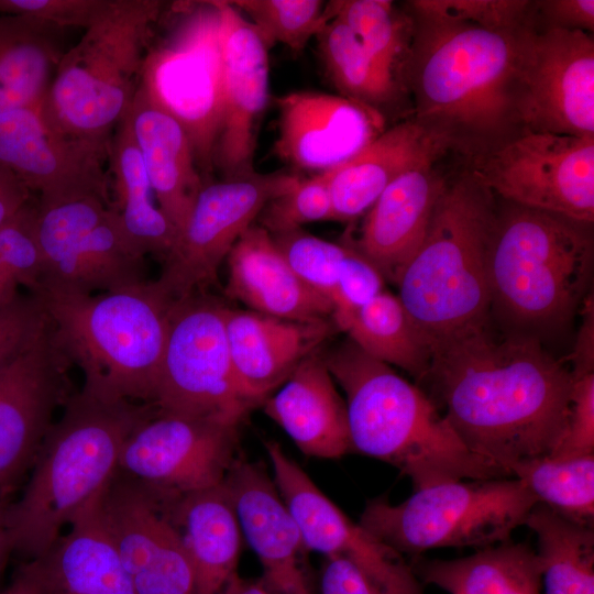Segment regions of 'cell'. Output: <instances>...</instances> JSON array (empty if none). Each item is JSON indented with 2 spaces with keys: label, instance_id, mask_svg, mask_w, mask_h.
<instances>
[{
  "label": "cell",
  "instance_id": "20",
  "mask_svg": "<svg viewBox=\"0 0 594 594\" xmlns=\"http://www.w3.org/2000/svg\"><path fill=\"white\" fill-rule=\"evenodd\" d=\"M0 163L38 194L40 205L88 196L111 205L108 147L54 129L38 105L0 114Z\"/></svg>",
  "mask_w": 594,
  "mask_h": 594
},
{
  "label": "cell",
  "instance_id": "38",
  "mask_svg": "<svg viewBox=\"0 0 594 594\" xmlns=\"http://www.w3.org/2000/svg\"><path fill=\"white\" fill-rule=\"evenodd\" d=\"M509 472L520 480L537 503L580 524L594 525V454L573 459L549 455L514 464Z\"/></svg>",
  "mask_w": 594,
  "mask_h": 594
},
{
  "label": "cell",
  "instance_id": "36",
  "mask_svg": "<svg viewBox=\"0 0 594 594\" xmlns=\"http://www.w3.org/2000/svg\"><path fill=\"white\" fill-rule=\"evenodd\" d=\"M344 332L370 356L398 366L419 381L427 376L430 346L398 296L384 289L352 317Z\"/></svg>",
  "mask_w": 594,
  "mask_h": 594
},
{
  "label": "cell",
  "instance_id": "27",
  "mask_svg": "<svg viewBox=\"0 0 594 594\" xmlns=\"http://www.w3.org/2000/svg\"><path fill=\"white\" fill-rule=\"evenodd\" d=\"M227 261L226 294L252 311L298 322L331 320L332 302L296 276L260 224L241 235Z\"/></svg>",
  "mask_w": 594,
  "mask_h": 594
},
{
  "label": "cell",
  "instance_id": "19",
  "mask_svg": "<svg viewBox=\"0 0 594 594\" xmlns=\"http://www.w3.org/2000/svg\"><path fill=\"white\" fill-rule=\"evenodd\" d=\"M70 362L55 344L47 321L0 370V490L11 488L33 465L54 424L55 411L74 393Z\"/></svg>",
  "mask_w": 594,
  "mask_h": 594
},
{
  "label": "cell",
  "instance_id": "52",
  "mask_svg": "<svg viewBox=\"0 0 594 594\" xmlns=\"http://www.w3.org/2000/svg\"><path fill=\"white\" fill-rule=\"evenodd\" d=\"M0 594H48L34 560L23 563Z\"/></svg>",
  "mask_w": 594,
  "mask_h": 594
},
{
  "label": "cell",
  "instance_id": "10",
  "mask_svg": "<svg viewBox=\"0 0 594 594\" xmlns=\"http://www.w3.org/2000/svg\"><path fill=\"white\" fill-rule=\"evenodd\" d=\"M179 8L175 30L152 42L140 81L185 130L207 183L222 120L221 13L217 0Z\"/></svg>",
  "mask_w": 594,
  "mask_h": 594
},
{
  "label": "cell",
  "instance_id": "3",
  "mask_svg": "<svg viewBox=\"0 0 594 594\" xmlns=\"http://www.w3.org/2000/svg\"><path fill=\"white\" fill-rule=\"evenodd\" d=\"M321 356L345 395L352 451L398 469L415 490L458 480L513 477L469 450L426 392L350 339Z\"/></svg>",
  "mask_w": 594,
  "mask_h": 594
},
{
  "label": "cell",
  "instance_id": "14",
  "mask_svg": "<svg viewBox=\"0 0 594 594\" xmlns=\"http://www.w3.org/2000/svg\"><path fill=\"white\" fill-rule=\"evenodd\" d=\"M294 172L255 170L205 183L163 257L155 282L175 300L217 280L218 271L265 205L295 186Z\"/></svg>",
  "mask_w": 594,
  "mask_h": 594
},
{
  "label": "cell",
  "instance_id": "47",
  "mask_svg": "<svg viewBox=\"0 0 594 594\" xmlns=\"http://www.w3.org/2000/svg\"><path fill=\"white\" fill-rule=\"evenodd\" d=\"M106 0H0V14L32 19L57 30L86 29Z\"/></svg>",
  "mask_w": 594,
  "mask_h": 594
},
{
  "label": "cell",
  "instance_id": "9",
  "mask_svg": "<svg viewBox=\"0 0 594 594\" xmlns=\"http://www.w3.org/2000/svg\"><path fill=\"white\" fill-rule=\"evenodd\" d=\"M537 504L516 477L458 480L415 490L398 504L369 501L359 524L403 556L485 549L510 540Z\"/></svg>",
  "mask_w": 594,
  "mask_h": 594
},
{
  "label": "cell",
  "instance_id": "42",
  "mask_svg": "<svg viewBox=\"0 0 594 594\" xmlns=\"http://www.w3.org/2000/svg\"><path fill=\"white\" fill-rule=\"evenodd\" d=\"M414 16L462 22L488 31H515L532 14L527 0H414L408 2Z\"/></svg>",
  "mask_w": 594,
  "mask_h": 594
},
{
  "label": "cell",
  "instance_id": "53",
  "mask_svg": "<svg viewBox=\"0 0 594 594\" xmlns=\"http://www.w3.org/2000/svg\"><path fill=\"white\" fill-rule=\"evenodd\" d=\"M220 594H274L261 579H245L235 572Z\"/></svg>",
  "mask_w": 594,
  "mask_h": 594
},
{
  "label": "cell",
  "instance_id": "33",
  "mask_svg": "<svg viewBox=\"0 0 594 594\" xmlns=\"http://www.w3.org/2000/svg\"><path fill=\"white\" fill-rule=\"evenodd\" d=\"M420 583L449 594H542L536 551L526 543H503L453 559L413 557L409 562Z\"/></svg>",
  "mask_w": 594,
  "mask_h": 594
},
{
  "label": "cell",
  "instance_id": "25",
  "mask_svg": "<svg viewBox=\"0 0 594 594\" xmlns=\"http://www.w3.org/2000/svg\"><path fill=\"white\" fill-rule=\"evenodd\" d=\"M451 148L449 141L415 118L402 121L328 172L333 219L364 215L400 175L433 165Z\"/></svg>",
  "mask_w": 594,
  "mask_h": 594
},
{
  "label": "cell",
  "instance_id": "2",
  "mask_svg": "<svg viewBox=\"0 0 594 594\" xmlns=\"http://www.w3.org/2000/svg\"><path fill=\"white\" fill-rule=\"evenodd\" d=\"M413 20L404 70L414 94V118L472 161L519 133L513 85L520 28L498 32L462 22Z\"/></svg>",
  "mask_w": 594,
  "mask_h": 594
},
{
  "label": "cell",
  "instance_id": "6",
  "mask_svg": "<svg viewBox=\"0 0 594 594\" xmlns=\"http://www.w3.org/2000/svg\"><path fill=\"white\" fill-rule=\"evenodd\" d=\"M52 338L84 374L81 392L103 402L154 404L175 299L155 280L97 294L41 286Z\"/></svg>",
  "mask_w": 594,
  "mask_h": 594
},
{
  "label": "cell",
  "instance_id": "56",
  "mask_svg": "<svg viewBox=\"0 0 594 594\" xmlns=\"http://www.w3.org/2000/svg\"><path fill=\"white\" fill-rule=\"evenodd\" d=\"M6 512L7 507L0 504V530L6 528Z\"/></svg>",
  "mask_w": 594,
  "mask_h": 594
},
{
  "label": "cell",
  "instance_id": "54",
  "mask_svg": "<svg viewBox=\"0 0 594 594\" xmlns=\"http://www.w3.org/2000/svg\"><path fill=\"white\" fill-rule=\"evenodd\" d=\"M18 295V284L0 258V308L11 304Z\"/></svg>",
  "mask_w": 594,
  "mask_h": 594
},
{
  "label": "cell",
  "instance_id": "43",
  "mask_svg": "<svg viewBox=\"0 0 594 594\" xmlns=\"http://www.w3.org/2000/svg\"><path fill=\"white\" fill-rule=\"evenodd\" d=\"M257 218L270 234L301 229L302 224L314 221L332 220L328 172L301 177L290 189L270 200Z\"/></svg>",
  "mask_w": 594,
  "mask_h": 594
},
{
  "label": "cell",
  "instance_id": "7",
  "mask_svg": "<svg viewBox=\"0 0 594 594\" xmlns=\"http://www.w3.org/2000/svg\"><path fill=\"white\" fill-rule=\"evenodd\" d=\"M493 194L470 173L447 183L418 250L400 271L398 298L430 341L490 317Z\"/></svg>",
  "mask_w": 594,
  "mask_h": 594
},
{
  "label": "cell",
  "instance_id": "31",
  "mask_svg": "<svg viewBox=\"0 0 594 594\" xmlns=\"http://www.w3.org/2000/svg\"><path fill=\"white\" fill-rule=\"evenodd\" d=\"M163 492L194 568L196 594H220L238 572L242 542L223 482L186 493Z\"/></svg>",
  "mask_w": 594,
  "mask_h": 594
},
{
  "label": "cell",
  "instance_id": "48",
  "mask_svg": "<svg viewBox=\"0 0 594 594\" xmlns=\"http://www.w3.org/2000/svg\"><path fill=\"white\" fill-rule=\"evenodd\" d=\"M46 321L33 295L18 297L0 308V370L36 336Z\"/></svg>",
  "mask_w": 594,
  "mask_h": 594
},
{
  "label": "cell",
  "instance_id": "11",
  "mask_svg": "<svg viewBox=\"0 0 594 594\" xmlns=\"http://www.w3.org/2000/svg\"><path fill=\"white\" fill-rule=\"evenodd\" d=\"M224 310L201 293L175 300L154 399L160 410L240 424L254 408L233 372Z\"/></svg>",
  "mask_w": 594,
  "mask_h": 594
},
{
  "label": "cell",
  "instance_id": "29",
  "mask_svg": "<svg viewBox=\"0 0 594 594\" xmlns=\"http://www.w3.org/2000/svg\"><path fill=\"white\" fill-rule=\"evenodd\" d=\"M128 114L157 206L177 232L206 183L191 143L141 81Z\"/></svg>",
  "mask_w": 594,
  "mask_h": 594
},
{
  "label": "cell",
  "instance_id": "39",
  "mask_svg": "<svg viewBox=\"0 0 594 594\" xmlns=\"http://www.w3.org/2000/svg\"><path fill=\"white\" fill-rule=\"evenodd\" d=\"M374 61L394 78L404 70L414 36V20L402 19L388 0L329 2Z\"/></svg>",
  "mask_w": 594,
  "mask_h": 594
},
{
  "label": "cell",
  "instance_id": "22",
  "mask_svg": "<svg viewBox=\"0 0 594 594\" xmlns=\"http://www.w3.org/2000/svg\"><path fill=\"white\" fill-rule=\"evenodd\" d=\"M276 103L274 153L296 169H333L386 129L381 111L341 95L295 91Z\"/></svg>",
  "mask_w": 594,
  "mask_h": 594
},
{
  "label": "cell",
  "instance_id": "23",
  "mask_svg": "<svg viewBox=\"0 0 594 594\" xmlns=\"http://www.w3.org/2000/svg\"><path fill=\"white\" fill-rule=\"evenodd\" d=\"M223 485L242 537L263 569L262 580L274 594H314L309 550L294 516L263 464L235 459Z\"/></svg>",
  "mask_w": 594,
  "mask_h": 594
},
{
  "label": "cell",
  "instance_id": "13",
  "mask_svg": "<svg viewBox=\"0 0 594 594\" xmlns=\"http://www.w3.org/2000/svg\"><path fill=\"white\" fill-rule=\"evenodd\" d=\"M513 101L521 130L594 136V40L591 33L519 29Z\"/></svg>",
  "mask_w": 594,
  "mask_h": 594
},
{
  "label": "cell",
  "instance_id": "28",
  "mask_svg": "<svg viewBox=\"0 0 594 594\" xmlns=\"http://www.w3.org/2000/svg\"><path fill=\"white\" fill-rule=\"evenodd\" d=\"M262 405L304 454L339 459L352 452L345 402L321 354L304 359Z\"/></svg>",
  "mask_w": 594,
  "mask_h": 594
},
{
  "label": "cell",
  "instance_id": "17",
  "mask_svg": "<svg viewBox=\"0 0 594 594\" xmlns=\"http://www.w3.org/2000/svg\"><path fill=\"white\" fill-rule=\"evenodd\" d=\"M101 505L135 594H196L194 568L163 491L117 470Z\"/></svg>",
  "mask_w": 594,
  "mask_h": 594
},
{
  "label": "cell",
  "instance_id": "46",
  "mask_svg": "<svg viewBox=\"0 0 594 594\" xmlns=\"http://www.w3.org/2000/svg\"><path fill=\"white\" fill-rule=\"evenodd\" d=\"M570 372L572 385L565 426L549 454L559 460L594 454V369H570Z\"/></svg>",
  "mask_w": 594,
  "mask_h": 594
},
{
  "label": "cell",
  "instance_id": "41",
  "mask_svg": "<svg viewBox=\"0 0 594 594\" xmlns=\"http://www.w3.org/2000/svg\"><path fill=\"white\" fill-rule=\"evenodd\" d=\"M271 235L296 276L331 301L340 267L350 246L320 239L301 229Z\"/></svg>",
  "mask_w": 594,
  "mask_h": 594
},
{
  "label": "cell",
  "instance_id": "5",
  "mask_svg": "<svg viewBox=\"0 0 594 594\" xmlns=\"http://www.w3.org/2000/svg\"><path fill=\"white\" fill-rule=\"evenodd\" d=\"M155 410L151 403L74 392L40 448L22 496L7 507L13 552L28 561L45 556L78 509L109 483L124 441Z\"/></svg>",
  "mask_w": 594,
  "mask_h": 594
},
{
  "label": "cell",
  "instance_id": "51",
  "mask_svg": "<svg viewBox=\"0 0 594 594\" xmlns=\"http://www.w3.org/2000/svg\"><path fill=\"white\" fill-rule=\"evenodd\" d=\"M31 191L0 163V227L30 201Z\"/></svg>",
  "mask_w": 594,
  "mask_h": 594
},
{
  "label": "cell",
  "instance_id": "32",
  "mask_svg": "<svg viewBox=\"0 0 594 594\" xmlns=\"http://www.w3.org/2000/svg\"><path fill=\"white\" fill-rule=\"evenodd\" d=\"M108 175L111 208L129 241L144 256L164 257L176 230L157 206L128 114L109 141Z\"/></svg>",
  "mask_w": 594,
  "mask_h": 594
},
{
  "label": "cell",
  "instance_id": "45",
  "mask_svg": "<svg viewBox=\"0 0 594 594\" xmlns=\"http://www.w3.org/2000/svg\"><path fill=\"white\" fill-rule=\"evenodd\" d=\"M384 276L353 246L344 257L331 295V320L344 331L352 317L384 290Z\"/></svg>",
  "mask_w": 594,
  "mask_h": 594
},
{
  "label": "cell",
  "instance_id": "21",
  "mask_svg": "<svg viewBox=\"0 0 594 594\" xmlns=\"http://www.w3.org/2000/svg\"><path fill=\"white\" fill-rule=\"evenodd\" d=\"M221 13L222 120L213 168L229 177L253 169L260 118L268 99V48L262 34L230 1Z\"/></svg>",
  "mask_w": 594,
  "mask_h": 594
},
{
  "label": "cell",
  "instance_id": "1",
  "mask_svg": "<svg viewBox=\"0 0 594 594\" xmlns=\"http://www.w3.org/2000/svg\"><path fill=\"white\" fill-rule=\"evenodd\" d=\"M429 346L428 396L469 450L508 472L554 450L566 421L572 375L539 339L497 332L490 316Z\"/></svg>",
  "mask_w": 594,
  "mask_h": 594
},
{
  "label": "cell",
  "instance_id": "18",
  "mask_svg": "<svg viewBox=\"0 0 594 594\" xmlns=\"http://www.w3.org/2000/svg\"><path fill=\"white\" fill-rule=\"evenodd\" d=\"M275 485L310 551L346 559L382 594H424L405 556L351 520L273 440L265 442Z\"/></svg>",
  "mask_w": 594,
  "mask_h": 594
},
{
  "label": "cell",
  "instance_id": "49",
  "mask_svg": "<svg viewBox=\"0 0 594 594\" xmlns=\"http://www.w3.org/2000/svg\"><path fill=\"white\" fill-rule=\"evenodd\" d=\"M534 13L542 26L576 30L586 33L594 31L593 0H541L534 1Z\"/></svg>",
  "mask_w": 594,
  "mask_h": 594
},
{
  "label": "cell",
  "instance_id": "50",
  "mask_svg": "<svg viewBox=\"0 0 594 594\" xmlns=\"http://www.w3.org/2000/svg\"><path fill=\"white\" fill-rule=\"evenodd\" d=\"M320 578L321 594H382L375 584L344 558L324 557Z\"/></svg>",
  "mask_w": 594,
  "mask_h": 594
},
{
  "label": "cell",
  "instance_id": "15",
  "mask_svg": "<svg viewBox=\"0 0 594 594\" xmlns=\"http://www.w3.org/2000/svg\"><path fill=\"white\" fill-rule=\"evenodd\" d=\"M469 172L503 200L594 221V136L521 130Z\"/></svg>",
  "mask_w": 594,
  "mask_h": 594
},
{
  "label": "cell",
  "instance_id": "8",
  "mask_svg": "<svg viewBox=\"0 0 594 594\" xmlns=\"http://www.w3.org/2000/svg\"><path fill=\"white\" fill-rule=\"evenodd\" d=\"M164 1L106 0L80 40L62 56L38 103L54 129L102 147L138 90Z\"/></svg>",
  "mask_w": 594,
  "mask_h": 594
},
{
  "label": "cell",
  "instance_id": "40",
  "mask_svg": "<svg viewBox=\"0 0 594 594\" xmlns=\"http://www.w3.org/2000/svg\"><path fill=\"white\" fill-rule=\"evenodd\" d=\"M257 29L266 43H280L295 52L326 26L333 12L320 0H237L230 1Z\"/></svg>",
  "mask_w": 594,
  "mask_h": 594
},
{
  "label": "cell",
  "instance_id": "44",
  "mask_svg": "<svg viewBox=\"0 0 594 594\" xmlns=\"http://www.w3.org/2000/svg\"><path fill=\"white\" fill-rule=\"evenodd\" d=\"M36 205L30 201L0 227V258L14 282L34 294L44 276L35 232Z\"/></svg>",
  "mask_w": 594,
  "mask_h": 594
},
{
  "label": "cell",
  "instance_id": "34",
  "mask_svg": "<svg viewBox=\"0 0 594 594\" xmlns=\"http://www.w3.org/2000/svg\"><path fill=\"white\" fill-rule=\"evenodd\" d=\"M59 31L0 14V114L41 102L65 53Z\"/></svg>",
  "mask_w": 594,
  "mask_h": 594
},
{
  "label": "cell",
  "instance_id": "4",
  "mask_svg": "<svg viewBox=\"0 0 594 594\" xmlns=\"http://www.w3.org/2000/svg\"><path fill=\"white\" fill-rule=\"evenodd\" d=\"M593 223L504 200L488 246L490 316L505 331H562L590 294Z\"/></svg>",
  "mask_w": 594,
  "mask_h": 594
},
{
  "label": "cell",
  "instance_id": "37",
  "mask_svg": "<svg viewBox=\"0 0 594 594\" xmlns=\"http://www.w3.org/2000/svg\"><path fill=\"white\" fill-rule=\"evenodd\" d=\"M326 72L341 96L382 112L398 82L365 51L346 24L333 15L316 36Z\"/></svg>",
  "mask_w": 594,
  "mask_h": 594
},
{
  "label": "cell",
  "instance_id": "26",
  "mask_svg": "<svg viewBox=\"0 0 594 594\" xmlns=\"http://www.w3.org/2000/svg\"><path fill=\"white\" fill-rule=\"evenodd\" d=\"M447 180L433 165L409 170L396 178L370 209L354 245L385 279H396L428 231Z\"/></svg>",
  "mask_w": 594,
  "mask_h": 594
},
{
  "label": "cell",
  "instance_id": "12",
  "mask_svg": "<svg viewBox=\"0 0 594 594\" xmlns=\"http://www.w3.org/2000/svg\"><path fill=\"white\" fill-rule=\"evenodd\" d=\"M35 232L44 262L41 286L95 294L148 280L145 256L127 238L111 205L99 197L36 204Z\"/></svg>",
  "mask_w": 594,
  "mask_h": 594
},
{
  "label": "cell",
  "instance_id": "16",
  "mask_svg": "<svg viewBox=\"0 0 594 594\" xmlns=\"http://www.w3.org/2000/svg\"><path fill=\"white\" fill-rule=\"evenodd\" d=\"M239 425L156 407L124 441L118 470L173 493L219 485L240 454Z\"/></svg>",
  "mask_w": 594,
  "mask_h": 594
},
{
  "label": "cell",
  "instance_id": "30",
  "mask_svg": "<svg viewBox=\"0 0 594 594\" xmlns=\"http://www.w3.org/2000/svg\"><path fill=\"white\" fill-rule=\"evenodd\" d=\"M103 488L73 516L67 534L34 560L48 594H135L105 520Z\"/></svg>",
  "mask_w": 594,
  "mask_h": 594
},
{
  "label": "cell",
  "instance_id": "55",
  "mask_svg": "<svg viewBox=\"0 0 594 594\" xmlns=\"http://www.w3.org/2000/svg\"><path fill=\"white\" fill-rule=\"evenodd\" d=\"M11 553H13L12 544L4 528L0 530V571L6 566Z\"/></svg>",
  "mask_w": 594,
  "mask_h": 594
},
{
  "label": "cell",
  "instance_id": "35",
  "mask_svg": "<svg viewBox=\"0 0 594 594\" xmlns=\"http://www.w3.org/2000/svg\"><path fill=\"white\" fill-rule=\"evenodd\" d=\"M525 526L537 538L543 594H594V525L570 520L537 503Z\"/></svg>",
  "mask_w": 594,
  "mask_h": 594
},
{
  "label": "cell",
  "instance_id": "24",
  "mask_svg": "<svg viewBox=\"0 0 594 594\" xmlns=\"http://www.w3.org/2000/svg\"><path fill=\"white\" fill-rule=\"evenodd\" d=\"M229 354L239 387L255 407L326 340L332 320L298 322L226 307Z\"/></svg>",
  "mask_w": 594,
  "mask_h": 594
}]
</instances>
